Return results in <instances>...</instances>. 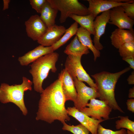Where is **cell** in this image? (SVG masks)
<instances>
[{"label":"cell","mask_w":134,"mask_h":134,"mask_svg":"<svg viewBox=\"0 0 134 134\" xmlns=\"http://www.w3.org/2000/svg\"><path fill=\"white\" fill-rule=\"evenodd\" d=\"M97 134H127V131L124 129H121L120 130L113 131L104 128L100 124L98 129Z\"/></svg>","instance_id":"4316f807"},{"label":"cell","mask_w":134,"mask_h":134,"mask_svg":"<svg viewBox=\"0 0 134 134\" xmlns=\"http://www.w3.org/2000/svg\"><path fill=\"white\" fill-rule=\"evenodd\" d=\"M32 81L27 77H22L21 84L9 85L2 83L0 87V101L2 103L9 102L13 103L22 111L23 114L26 115L28 111L24 103V94L28 90L31 91Z\"/></svg>","instance_id":"277c9868"},{"label":"cell","mask_w":134,"mask_h":134,"mask_svg":"<svg viewBox=\"0 0 134 134\" xmlns=\"http://www.w3.org/2000/svg\"><path fill=\"white\" fill-rule=\"evenodd\" d=\"M127 109L133 113H134V99L131 98L127 100L126 102Z\"/></svg>","instance_id":"f1b7e54d"},{"label":"cell","mask_w":134,"mask_h":134,"mask_svg":"<svg viewBox=\"0 0 134 134\" xmlns=\"http://www.w3.org/2000/svg\"><path fill=\"white\" fill-rule=\"evenodd\" d=\"M53 8L60 12L61 23H64L71 14L84 16L90 14L85 5L77 0H47Z\"/></svg>","instance_id":"5b68a950"},{"label":"cell","mask_w":134,"mask_h":134,"mask_svg":"<svg viewBox=\"0 0 134 134\" xmlns=\"http://www.w3.org/2000/svg\"><path fill=\"white\" fill-rule=\"evenodd\" d=\"M66 29L64 26L55 24L47 28L46 32L37 41V42L44 46H52L60 39Z\"/></svg>","instance_id":"5bb4252c"},{"label":"cell","mask_w":134,"mask_h":134,"mask_svg":"<svg viewBox=\"0 0 134 134\" xmlns=\"http://www.w3.org/2000/svg\"><path fill=\"white\" fill-rule=\"evenodd\" d=\"M90 33L86 29L80 27L78 28L76 34L78 39L84 46L87 47L92 52L94 56V60L96 61L100 56V51L96 49L93 43Z\"/></svg>","instance_id":"ac0fdd59"},{"label":"cell","mask_w":134,"mask_h":134,"mask_svg":"<svg viewBox=\"0 0 134 134\" xmlns=\"http://www.w3.org/2000/svg\"><path fill=\"white\" fill-rule=\"evenodd\" d=\"M86 107L79 110L88 116L97 120L109 119L112 109L106 102L96 99H92Z\"/></svg>","instance_id":"52a82bcc"},{"label":"cell","mask_w":134,"mask_h":134,"mask_svg":"<svg viewBox=\"0 0 134 134\" xmlns=\"http://www.w3.org/2000/svg\"><path fill=\"white\" fill-rule=\"evenodd\" d=\"M82 56L68 55L65 63V69L72 79L76 77L78 80L87 83L90 87L96 88L93 80L82 66L81 62Z\"/></svg>","instance_id":"8992f818"},{"label":"cell","mask_w":134,"mask_h":134,"mask_svg":"<svg viewBox=\"0 0 134 134\" xmlns=\"http://www.w3.org/2000/svg\"><path fill=\"white\" fill-rule=\"evenodd\" d=\"M128 97L130 98H134V86L129 90Z\"/></svg>","instance_id":"1f68e13d"},{"label":"cell","mask_w":134,"mask_h":134,"mask_svg":"<svg viewBox=\"0 0 134 134\" xmlns=\"http://www.w3.org/2000/svg\"><path fill=\"white\" fill-rule=\"evenodd\" d=\"M134 1L125 2L121 6L126 14L131 19H134Z\"/></svg>","instance_id":"484cf974"},{"label":"cell","mask_w":134,"mask_h":134,"mask_svg":"<svg viewBox=\"0 0 134 134\" xmlns=\"http://www.w3.org/2000/svg\"><path fill=\"white\" fill-rule=\"evenodd\" d=\"M118 52L122 58L134 57V41L125 43L118 48Z\"/></svg>","instance_id":"cb8c5ba5"},{"label":"cell","mask_w":134,"mask_h":134,"mask_svg":"<svg viewBox=\"0 0 134 134\" xmlns=\"http://www.w3.org/2000/svg\"><path fill=\"white\" fill-rule=\"evenodd\" d=\"M25 24L28 36L34 41H37L48 28L40 16L37 14L31 16Z\"/></svg>","instance_id":"9c48e42d"},{"label":"cell","mask_w":134,"mask_h":134,"mask_svg":"<svg viewBox=\"0 0 134 134\" xmlns=\"http://www.w3.org/2000/svg\"><path fill=\"white\" fill-rule=\"evenodd\" d=\"M58 11L52 7L47 0L42 8L40 16L47 28L55 24V19Z\"/></svg>","instance_id":"d6986e66"},{"label":"cell","mask_w":134,"mask_h":134,"mask_svg":"<svg viewBox=\"0 0 134 134\" xmlns=\"http://www.w3.org/2000/svg\"><path fill=\"white\" fill-rule=\"evenodd\" d=\"M122 59L128 63L130 65V67L134 69V57L129 56L122 58Z\"/></svg>","instance_id":"f546056e"},{"label":"cell","mask_w":134,"mask_h":134,"mask_svg":"<svg viewBox=\"0 0 134 134\" xmlns=\"http://www.w3.org/2000/svg\"><path fill=\"white\" fill-rule=\"evenodd\" d=\"M78 24L75 22L68 29H66L65 33L60 39L52 46L54 51L64 45L73 35H76Z\"/></svg>","instance_id":"7402d4cb"},{"label":"cell","mask_w":134,"mask_h":134,"mask_svg":"<svg viewBox=\"0 0 134 134\" xmlns=\"http://www.w3.org/2000/svg\"><path fill=\"white\" fill-rule=\"evenodd\" d=\"M110 10L102 13L100 15L96 17L94 21L95 34L93 42L95 48L99 51L102 50L103 48L100 42V37L104 34L106 25L109 21Z\"/></svg>","instance_id":"4fadbf2b"},{"label":"cell","mask_w":134,"mask_h":134,"mask_svg":"<svg viewBox=\"0 0 134 134\" xmlns=\"http://www.w3.org/2000/svg\"><path fill=\"white\" fill-rule=\"evenodd\" d=\"M59 55L53 52L43 56L32 63L29 72L32 77L35 91L41 93L44 89L43 82L48 76L50 70L53 73L57 71L56 64Z\"/></svg>","instance_id":"3957f363"},{"label":"cell","mask_w":134,"mask_h":134,"mask_svg":"<svg viewBox=\"0 0 134 134\" xmlns=\"http://www.w3.org/2000/svg\"><path fill=\"white\" fill-rule=\"evenodd\" d=\"M64 52L68 55L73 56L83 55L90 53L89 49L81 43L76 35L66 47Z\"/></svg>","instance_id":"ffe728a7"},{"label":"cell","mask_w":134,"mask_h":134,"mask_svg":"<svg viewBox=\"0 0 134 134\" xmlns=\"http://www.w3.org/2000/svg\"><path fill=\"white\" fill-rule=\"evenodd\" d=\"M89 3L88 8L90 14L95 18L101 13L110 10L117 6H121L125 2L133 0H87Z\"/></svg>","instance_id":"8fae6325"},{"label":"cell","mask_w":134,"mask_h":134,"mask_svg":"<svg viewBox=\"0 0 134 134\" xmlns=\"http://www.w3.org/2000/svg\"><path fill=\"white\" fill-rule=\"evenodd\" d=\"M10 0H3L4 2V8L3 9L5 10L8 8L10 2Z\"/></svg>","instance_id":"d6a6232c"},{"label":"cell","mask_w":134,"mask_h":134,"mask_svg":"<svg viewBox=\"0 0 134 134\" xmlns=\"http://www.w3.org/2000/svg\"><path fill=\"white\" fill-rule=\"evenodd\" d=\"M73 79L77 95V100L74 103L76 109L79 110L86 107L88 101L91 99L99 98V95L96 88L87 86L76 77Z\"/></svg>","instance_id":"ba28073f"},{"label":"cell","mask_w":134,"mask_h":134,"mask_svg":"<svg viewBox=\"0 0 134 134\" xmlns=\"http://www.w3.org/2000/svg\"><path fill=\"white\" fill-rule=\"evenodd\" d=\"M67 112L69 116L75 118L80 124L86 127L92 134H97L98 126L106 119L97 120L86 115L76 109L74 106L68 107Z\"/></svg>","instance_id":"7c38bea8"},{"label":"cell","mask_w":134,"mask_h":134,"mask_svg":"<svg viewBox=\"0 0 134 134\" xmlns=\"http://www.w3.org/2000/svg\"><path fill=\"white\" fill-rule=\"evenodd\" d=\"M52 46H44L40 45L23 56L19 57L18 60L22 66H27L45 55L54 52Z\"/></svg>","instance_id":"9a60e30c"},{"label":"cell","mask_w":134,"mask_h":134,"mask_svg":"<svg viewBox=\"0 0 134 134\" xmlns=\"http://www.w3.org/2000/svg\"><path fill=\"white\" fill-rule=\"evenodd\" d=\"M63 130L70 132L73 134H89V130L80 124L76 126L70 125L65 122L63 124Z\"/></svg>","instance_id":"d4e9b609"},{"label":"cell","mask_w":134,"mask_h":134,"mask_svg":"<svg viewBox=\"0 0 134 134\" xmlns=\"http://www.w3.org/2000/svg\"><path fill=\"white\" fill-rule=\"evenodd\" d=\"M62 70L63 76L62 88L66 101L71 100L74 103L77 100V95L73 81L65 68Z\"/></svg>","instance_id":"2e32d148"},{"label":"cell","mask_w":134,"mask_h":134,"mask_svg":"<svg viewBox=\"0 0 134 134\" xmlns=\"http://www.w3.org/2000/svg\"><path fill=\"white\" fill-rule=\"evenodd\" d=\"M69 17L79 24L80 27L86 29L91 34L94 35L95 31L94 22L95 18L92 14L90 13L88 15L84 16L71 14Z\"/></svg>","instance_id":"44dd1931"},{"label":"cell","mask_w":134,"mask_h":134,"mask_svg":"<svg viewBox=\"0 0 134 134\" xmlns=\"http://www.w3.org/2000/svg\"><path fill=\"white\" fill-rule=\"evenodd\" d=\"M131 69L129 67L116 73L103 71L91 75L95 80L100 100L106 102L112 109L122 113L124 112L118 105L115 97V86L120 76Z\"/></svg>","instance_id":"7a4b0ae2"},{"label":"cell","mask_w":134,"mask_h":134,"mask_svg":"<svg viewBox=\"0 0 134 134\" xmlns=\"http://www.w3.org/2000/svg\"><path fill=\"white\" fill-rule=\"evenodd\" d=\"M119 120L115 122V128L117 130L126 129L134 133V122L129 118L128 116H119Z\"/></svg>","instance_id":"603a6c76"},{"label":"cell","mask_w":134,"mask_h":134,"mask_svg":"<svg viewBox=\"0 0 134 134\" xmlns=\"http://www.w3.org/2000/svg\"><path fill=\"white\" fill-rule=\"evenodd\" d=\"M109 16V23L117 26L119 29L134 31V20L126 14L121 6H116L110 9Z\"/></svg>","instance_id":"30bf717a"},{"label":"cell","mask_w":134,"mask_h":134,"mask_svg":"<svg viewBox=\"0 0 134 134\" xmlns=\"http://www.w3.org/2000/svg\"><path fill=\"white\" fill-rule=\"evenodd\" d=\"M47 0H30L32 8L39 13H40L42 8Z\"/></svg>","instance_id":"83f0119b"},{"label":"cell","mask_w":134,"mask_h":134,"mask_svg":"<svg viewBox=\"0 0 134 134\" xmlns=\"http://www.w3.org/2000/svg\"><path fill=\"white\" fill-rule=\"evenodd\" d=\"M127 81L129 85L134 84V71H133L131 75L128 77L127 79Z\"/></svg>","instance_id":"4dcf8cb0"},{"label":"cell","mask_w":134,"mask_h":134,"mask_svg":"<svg viewBox=\"0 0 134 134\" xmlns=\"http://www.w3.org/2000/svg\"><path fill=\"white\" fill-rule=\"evenodd\" d=\"M127 134H134V133H133L129 130H127Z\"/></svg>","instance_id":"836d02e7"},{"label":"cell","mask_w":134,"mask_h":134,"mask_svg":"<svg viewBox=\"0 0 134 134\" xmlns=\"http://www.w3.org/2000/svg\"><path fill=\"white\" fill-rule=\"evenodd\" d=\"M110 38L112 44L118 49L124 43L134 41V32L118 28L111 33Z\"/></svg>","instance_id":"e0dca14e"},{"label":"cell","mask_w":134,"mask_h":134,"mask_svg":"<svg viewBox=\"0 0 134 134\" xmlns=\"http://www.w3.org/2000/svg\"><path fill=\"white\" fill-rule=\"evenodd\" d=\"M63 72L57 79L47 87L40 95L36 119L51 124L58 120L62 124L70 118L65 106L66 101L62 88Z\"/></svg>","instance_id":"6da1fadb"}]
</instances>
